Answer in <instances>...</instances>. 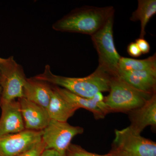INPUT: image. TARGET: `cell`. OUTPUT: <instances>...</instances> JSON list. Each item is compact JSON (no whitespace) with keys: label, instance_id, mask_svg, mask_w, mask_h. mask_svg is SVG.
Segmentation results:
<instances>
[{"label":"cell","instance_id":"cell-10","mask_svg":"<svg viewBox=\"0 0 156 156\" xmlns=\"http://www.w3.org/2000/svg\"><path fill=\"white\" fill-rule=\"evenodd\" d=\"M2 115L0 118V137L25 130L18 101H0Z\"/></svg>","mask_w":156,"mask_h":156},{"label":"cell","instance_id":"cell-24","mask_svg":"<svg viewBox=\"0 0 156 156\" xmlns=\"http://www.w3.org/2000/svg\"><path fill=\"white\" fill-rule=\"evenodd\" d=\"M2 87H1V82H0V95H1V93H2Z\"/></svg>","mask_w":156,"mask_h":156},{"label":"cell","instance_id":"cell-7","mask_svg":"<svg viewBox=\"0 0 156 156\" xmlns=\"http://www.w3.org/2000/svg\"><path fill=\"white\" fill-rule=\"evenodd\" d=\"M112 146L125 152L130 156H156V143L140 134H136L129 127L115 130Z\"/></svg>","mask_w":156,"mask_h":156},{"label":"cell","instance_id":"cell-23","mask_svg":"<svg viewBox=\"0 0 156 156\" xmlns=\"http://www.w3.org/2000/svg\"><path fill=\"white\" fill-rule=\"evenodd\" d=\"M41 156H66L53 149H45Z\"/></svg>","mask_w":156,"mask_h":156},{"label":"cell","instance_id":"cell-2","mask_svg":"<svg viewBox=\"0 0 156 156\" xmlns=\"http://www.w3.org/2000/svg\"><path fill=\"white\" fill-rule=\"evenodd\" d=\"M112 6L97 7L84 6L72 10L52 25L54 30L62 32L79 33L92 36L114 16Z\"/></svg>","mask_w":156,"mask_h":156},{"label":"cell","instance_id":"cell-4","mask_svg":"<svg viewBox=\"0 0 156 156\" xmlns=\"http://www.w3.org/2000/svg\"><path fill=\"white\" fill-rule=\"evenodd\" d=\"M114 15L110 17L105 24L91 36L98 55V67L112 76L118 75L121 57L114 41Z\"/></svg>","mask_w":156,"mask_h":156},{"label":"cell","instance_id":"cell-11","mask_svg":"<svg viewBox=\"0 0 156 156\" xmlns=\"http://www.w3.org/2000/svg\"><path fill=\"white\" fill-rule=\"evenodd\" d=\"M18 101L25 129L31 131H43L51 120L47 110L24 98H19Z\"/></svg>","mask_w":156,"mask_h":156},{"label":"cell","instance_id":"cell-9","mask_svg":"<svg viewBox=\"0 0 156 156\" xmlns=\"http://www.w3.org/2000/svg\"><path fill=\"white\" fill-rule=\"evenodd\" d=\"M53 86L65 100L78 109L83 108L91 112L96 120L103 119L109 113L104 101V96L101 92L96 93L92 98H88L73 94L61 87Z\"/></svg>","mask_w":156,"mask_h":156},{"label":"cell","instance_id":"cell-6","mask_svg":"<svg viewBox=\"0 0 156 156\" xmlns=\"http://www.w3.org/2000/svg\"><path fill=\"white\" fill-rule=\"evenodd\" d=\"M83 132L82 127L71 126L67 122L51 119L43 130L42 140L44 144L45 149L54 150L66 155L73 138Z\"/></svg>","mask_w":156,"mask_h":156},{"label":"cell","instance_id":"cell-18","mask_svg":"<svg viewBox=\"0 0 156 156\" xmlns=\"http://www.w3.org/2000/svg\"><path fill=\"white\" fill-rule=\"evenodd\" d=\"M66 156H110L108 153L104 155L90 152L83 148L82 147L77 144H71L68 148L66 153Z\"/></svg>","mask_w":156,"mask_h":156},{"label":"cell","instance_id":"cell-12","mask_svg":"<svg viewBox=\"0 0 156 156\" xmlns=\"http://www.w3.org/2000/svg\"><path fill=\"white\" fill-rule=\"evenodd\" d=\"M131 125L129 128L136 134L140 133L147 126L156 127V94L142 106L128 113Z\"/></svg>","mask_w":156,"mask_h":156},{"label":"cell","instance_id":"cell-19","mask_svg":"<svg viewBox=\"0 0 156 156\" xmlns=\"http://www.w3.org/2000/svg\"><path fill=\"white\" fill-rule=\"evenodd\" d=\"M45 149L44 144L41 140L28 150L17 156H41Z\"/></svg>","mask_w":156,"mask_h":156},{"label":"cell","instance_id":"cell-21","mask_svg":"<svg viewBox=\"0 0 156 156\" xmlns=\"http://www.w3.org/2000/svg\"><path fill=\"white\" fill-rule=\"evenodd\" d=\"M127 52L130 56L138 57L142 55L141 52L135 42H131L127 47Z\"/></svg>","mask_w":156,"mask_h":156},{"label":"cell","instance_id":"cell-14","mask_svg":"<svg viewBox=\"0 0 156 156\" xmlns=\"http://www.w3.org/2000/svg\"><path fill=\"white\" fill-rule=\"evenodd\" d=\"M118 75L140 91L152 95L156 94V73L119 69Z\"/></svg>","mask_w":156,"mask_h":156},{"label":"cell","instance_id":"cell-15","mask_svg":"<svg viewBox=\"0 0 156 156\" xmlns=\"http://www.w3.org/2000/svg\"><path fill=\"white\" fill-rule=\"evenodd\" d=\"M53 91L47 111L50 119L61 122L67 120L74 114L78 109L65 100L54 89Z\"/></svg>","mask_w":156,"mask_h":156},{"label":"cell","instance_id":"cell-1","mask_svg":"<svg viewBox=\"0 0 156 156\" xmlns=\"http://www.w3.org/2000/svg\"><path fill=\"white\" fill-rule=\"evenodd\" d=\"M112 76L98 66L92 73L84 77L62 76L53 73L50 66L47 65L44 72L34 78L66 89L78 96L90 98L98 92H109Z\"/></svg>","mask_w":156,"mask_h":156},{"label":"cell","instance_id":"cell-16","mask_svg":"<svg viewBox=\"0 0 156 156\" xmlns=\"http://www.w3.org/2000/svg\"><path fill=\"white\" fill-rule=\"evenodd\" d=\"M156 14V0H138L137 9L132 13L130 20L132 21L140 22V37L144 38L147 25Z\"/></svg>","mask_w":156,"mask_h":156},{"label":"cell","instance_id":"cell-17","mask_svg":"<svg viewBox=\"0 0 156 156\" xmlns=\"http://www.w3.org/2000/svg\"><path fill=\"white\" fill-rule=\"evenodd\" d=\"M119 69L134 71H147L156 73V54L143 59L121 57Z\"/></svg>","mask_w":156,"mask_h":156},{"label":"cell","instance_id":"cell-8","mask_svg":"<svg viewBox=\"0 0 156 156\" xmlns=\"http://www.w3.org/2000/svg\"><path fill=\"white\" fill-rule=\"evenodd\" d=\"M43 131L25 130L0 137V156H17L42 140Z\"/></svg>","mask_w":156,"mask_h":156},{"label":"cell","instance_id":"cell-3","mask_svg":"<svg viewBox=\"0 0 156 156\" xmlns=\"http://www.w3.org/2000/svg\"><path fill=\"white\" fill-rule=\"evenodd\" d=\"M109 92L104 101L109 113H129L145 104L154 95L136 89L118 75L112 77Z\"/></svg>","mask_w":156,"mask_h":156},{"label":"cell","instance_id":"cell-22","mask_svg":"<svg viewBox=\"0 0 156 156\" xmlns=\"http://www.w3.org/2000/svg\"><path fill=\"white\" fill-rule=\"evenodd\" d=\"M108 154L110 156H130L125 152L113 146Z\"/></svg>","mask_w":156,"mask_h":156},{"label":"cell","instance_id":"cell-13","mask_svg":"<svg viewBox=\"0 0 156 156\" xmlns=\"http://www.w3.org/2000/svg\"><path fill=\"white\" fill-rule=\"evenodd\" d=\"M52 91L51 84L34 77L27 78L23 87V98L47 109Z\"/></svg>","mask_w":156,"mask_h":156},{"label":"cell","instance_id":"cell-5","mask_svg":"<svg viewBox=\"0 0 156 156\" xmlns=\"http://www.w3.org/2000/svg\"><path fill=\"white\" fill-rule=\"evenodd\" d=\"M27 78L23 68L14 57H0V82L2 88L0 101H10L23 98V89Z\"/></svg>","mask_w":156,"mask_h":156},{"label":"cell","instance_id":"cell-20","mask_svg":"<svg viewBox=\"0 0 156 156\" xmlns=\"http://www.w3.org/2000/svg\"><path fill=\"white\" fill-rule=\"evenodd\" d=\"M135 43L139 48L141 53L143 54H147L150 51V46L148 42L144 38H139L135 40Z\"/></svg>","mask_w":156,"mask_h":156}]
</instances>
